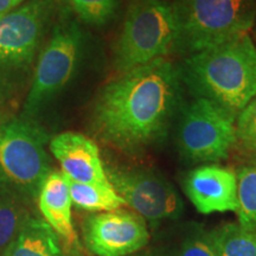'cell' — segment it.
<instances>
[{
	"label": "cell",
	"instance_id": "cell-2",
	"mask_svg": "<svg viewBox=\"0 0 256 256\" xmlns=\"http://www.w3.org/2000/svg\"><path fill=\"white\" fill-rule=\"evenodd\" d=\"M179 78L194 98L238 118L256 96V46L248 34L185 57Z\"/></svg>",
	"mask_w": 256,
	"mask_h": 256
},
{
	"label": "cell",
	"instance_id": "cell-12",
	"mask_svg": "<svg viewBox=\"0 0 256 256\" xmlns=\"http://www.w3.org/2000/svg\"><path fill=\"white\" fill-rule=\"evenodd\" d=\"M50 151L58 160L62 174L78 183L107 184V174L96 144L80 133L66 132L54 136Z\"/></svg>",
	"mask_w": 256,
	"mask_h": 256
},
{
	"label": "cell",
	"instance_id": "cell-4",
	"mask_svg": "<svg viewBox=\"0 0 256 256\" xmlns=\"http://www.w3.org/2000/svg\"><path fill=\"white\" fill-rule=\"evenodd\" d=\"M178 26L174 52L185 57L248 34L256 0H172Z\"/></svg>",
	"mask_w": 256,
	"mask_h": 256
},
{
	"label": "cell",
	"instance_id": "cell-3",
	"mask_svg": "<svg viewBox=\"0 0 256 256\" xmlns=\"http://www.w3.org/2000/svg\"><path fill=\"white\" fill-rule=\"evenodd\" d=\"M56 10V0H28L0 18V110L32 80L34 60Z\"/></svg>",
	"mask_w": 256,
	"mask_h": 256
},
{
	"label": "cell",
	"instance_id": "cell-18",
	"mask_svg": "<svg viewBox=\"0 0 256 256\" xmlns=\"http://www.w3.org/2000/svg\"><path fill=\"white\" fill-rule=\"evenodd\" d=\"M236 177L238 224L244 229L256 230V165L246 166Z\"/></svg>",
	"mask_w": 256,
	"mask_h": 256
},
{
	"label": "cell",
	"instance_id": "cell-7",
	"mask_svg": "<svg viewBox=\"0 0 256 256\" xmlns=\"http://www.w3.org/2000/svg\"><path fill=\"white\" fill-rule=\"evenodd\" d=\"M83 44L82 28L63 11L34 66L24 104L26 116L37 114L70 82L81 60Z\"/></svg>",
	"mask_w": 256,
	"mask_h": 256
},
{
	"label": "cell",
	"instance_id": "cell-14",
	"mask_svg": "<svg viewBox=\"0 0 256 256\" xmlns=\"http://www.w3.org/2000/svg\"><path fill=\"white\" fill-rule=\"evenodd\" d=\"M4 256H68L60 247L58 235L44 220L30 217Z\"/></svg>",
	"mask_w": 256,
	"mask_h": 256
},
{
	"label": "cell",
	"instance_id": "cell-10",
	"mask_svg": "<svg viewBox=\"0 0 256 256\" xmlns=\"http://www.w3.org/2000/svg\"><path fill=\"white\" fill-rule=\"evenodd\" d=\"M145 220L136 212L118 209L92 215L86 220L84 242L98 256L134 254L148 243Z\"/></svg>",
	"mask_w": 256,
	"mask_h": 256
},
{
	"label": "cell",
	"instance_id": "cell-1",
	"mask_svg": "<svg viewBox=\"0 0 256 256\" xmlns=\"http://www.w3.org/2000/svg\"><path fill=\"white\" fill-rule=\"evenodd\" d=\"M178 66L168 58L121 74L102 88L92 124L102 140L124 152H139L162 140L182 107Z\"/></svg>",
	"mask_w": 256,
	"mask_h": 256
},
{
	"label": "cell",
	"instance_id": "cell-9",
	"mask_svg": "<svg viewBox=\"0 0 256 256\" xmlns=\"http://www.w3.org/2000/svg\"><path fill=\"white\" fill-rule=\"evenodd\" d=\"M108 180L126 206L144 220L160 222L176 220L183 214L184 206L176 188L162 176L150 170H113Z\"/></svg>",
	"mask_w": 256,
	"mask_h": 256
},
{
	"label": "cell",
	"instance_id": "cell-24",
	"mask_svg": "<svg viewBox=\"0 0 256 256\" xmlns=\"http://www.w3.org/2000/svg\"><path fill=\"white\" fill-rule=\"evenodd\" d=\"M130 4H138V2H159V0H128Z\"/></svg>",
	"mask_w": 256,
	"mask_h": 256
},
{
	"label": "cell",
	"instance_id": "cell-11",
	"mask_svg": "<svg viewBox=\"0 0 256 256\" xmlns=\"http://www.w3.org/2000/svg\"><path fill=\"white\" fill-rule=\"evenodd\" d=\"M184 191L200 214L238 210V177L223 166L208 164L192 170L185 177Z\"/></svg>",
	"mask_w": 256,
	"mask_h": 256
},
{
	"label": "cell",
	"instance_id": "cell-17",
	"mask_svg": "<svg viewBox=\"0 0 256 256\" xmlns=\"http://www.w3.org/2000/svg\"><path fill=\"white\" fill-rule=\"evenodd\" d=\"M26 200L14 194L0 191V252H4L30 218Z\"/></svg>",
	"mask_w": 256,
	"mask_h": 256
},
{
	"label": "cell",
	"instance_id": "cell-21",
	"mask_svg": "<svg viewBox=\"0 0 256 256\" xmlns=\"http://www.w3.org/2000/svg\"><path fill=\"white\" fill-rule=\"evenodd\" d=\"M179 256H217L209 236L197 235L184 242Z\"/></svg>",
	"mask_w": 256,
	"mask_h": 256
},
{
	"label": "cell",
	"instance_id": "cell-8",
	"mask_svg": "<svg viewBox=\"0 0 256 256\" xmlns=\"http://www.w3.org/2000/svg\"><path fill=\"white\" fill-rule=\"evenodd\" d=\"M176 119L178 148L188 162H220L236 145V116L215 102L194 98Z\"/></svg>",
	"mask_w": 256,
	"mask_h": 256
},
{
	"label": "cell",
	"instance_id": "cell-23",
	"mask_svg": "<svg viewBox=\"0 0 256 256\" xmlns=\"http://www.w3.org/2000/svg\"><path fill=\"white\" fill-rule=\"evenodd\" d=\"M138 256H176V255L168 254V252H145V254H140Z\"/></svg>",
	"mask_w": 256,
	"mask_h": 256
},
{
	"label": "cell",
	"instance_id": "cell-16",
	"mask_svg": "<svg viewBox=\"0 0 256 256\" xmlns=\"http://www.w3.org/2000/svg\"><path fill=\"white\" fill-rule=\"evenodd\" d=\"M217 256H256V230L226 224L210 234Z\"/></svg>",
	"mask_w": 256,
	"mask_h": 256
},
{
	"label": "cell",
	"instance_id": "cell-5",
	"mask_svg": "<svg viewBox=\"0 0 256 256\" xmlns=\"http://www.w3.org/2000/svg\"><path fill=\"white\" fill-rule=\"evenodd\" d=\"M48 134L28 119L0 124V191L31 200L50 174Z\"/></svg>",
	"mask_w": 256,
	"mask_h": 256
},
{
	"label": "cell",
	"instance_id": "cell-6",
	"mask_svg": "<svg viewBox=\"0 0 256 256\" xmlns=\"http://www.w3.org/2000/svg\"><path fill=\"white\" fill-rule=\"evenodd\" d=\"M178 26L166 0L130 5L115 43L114 66L121 74L174 54Z\"/></svg>",
	"mask_w": 256,
	"mask_h": 256
},
{
	"label": "cell",
	"instance_id": "cell-13",
	"mask_svg": "<svg viewBox=\"0 0 256 256\" xmlns=\"http://www.w3.org/2000/svg\"><path fill=\"white\" fill-rule=\"evenodd\" d=\"M72 200L66 176L50 172L38 194V206L44 220L68 246L78 242L72 218Z\"/></svg>",
	"mask_w": 256,
	"mask_h": 256
},
{
	"label": "cell",
	"instance_id": "cell-20",
	"mask_svg": "<svg viewBox=\"0 0 256 256\" xmlns=\"http://www.w3.org/2000/svg\"><path fill=\"white\" fill-rule=\"evenodd\" d=\"M236 145L256 156V96L236 118Z\"/></svg>",
	"mask_w": 256,
	"mask_h": 256
},
{
	"label": "cell",
	"instance_id": "cell-22",
	"mask_svg": "<svg viewBox=\"0 0 256 256\" xmlns=\"http://www.w3.org/2000/svg\"><path fill=\"white\" fill-rule=\"evenodd\" d=\"M24 2L25 0H0V18L14 11Z\"/></svg>",
	"mask_w": 256,
	"mask_h": 256
},
{
	"label": "cell",
	"instance_id": "cell-19",
	"mask_svg": "<svg viewBox=\"0 0 256 256\" xmlns=\"http://www.w3.org/2000/svg\"><path fill=\"white\" fill-rule=\"evenodd\" d=\"M83 23L102 26L110 23L119 8V0H66Z\"/></svg>",
	"mask_w": 256,
	"mask_h": 256
},
{
	"label": "cell",
	"instance_id": "cell-15",
	"mask_svg": "<svg viewBox=\"0 0 256 256\" xmlns=\"http://www.w3.org/2000/svg\"><path fill=\"white\" fill-rule=\"evenodd\" d=\"M72 203L87 211H114L126 206L124 200L114 190L110 183L87 184L78 183L66 178Z\"/></svg>",
	"mask_w": 256,
	"mask_h": 256
}]
</instances>
